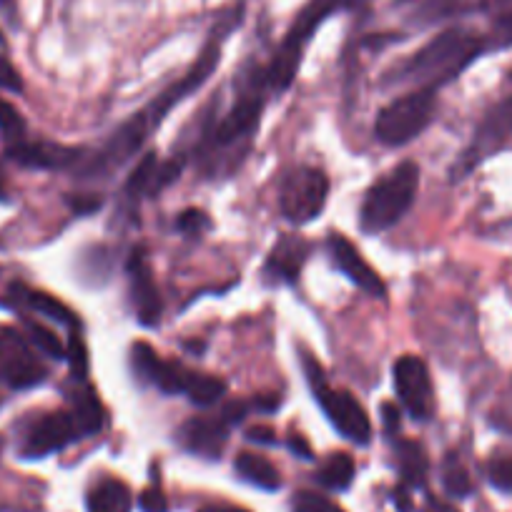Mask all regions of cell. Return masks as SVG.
Wrapping results in <instances>:
<instances>
[{"label": "cell", "instance_id": "obj_1", "mask_svg": "<svg viewBox=\"0 0 512 512\" xmlns=\"http://www.w3.org/2000/svg\"><path fill=\"white\" fill-rule=\"evenodd\" d=\"M219 61H221L219 43L216 41L206 43L201 56L196 58L194 66L189 68V73H186L179 83L166 88V91L161 93V96H156L149 106L141 108V111L134 113L128 121H123L121 126L113 131L111 139H108L96 154L88 156V159L83 161L81 179H106V176H111L113 171L121 169V166L126 164L131 156H136V151L146 144L151 131L161 126V121L169 116L171 108H174L176 103L184 101L186 96H191L194 91H199V88L209 81V76L216 71Z\"/></svg>", "mask_w": 512, "mask_h": 512}, {"label": "cell", "instance_id": "obj_2", "mask_svg": "<svg viewBox=\"0 0 512 512\" xmlns=\"http://www.w3.org/2000/svg\"><path fill=\"white\" fill-rule=\"evenodd\" d=\"M487 41L467 28H447L417 53H412L402 66L390 73L387 83H407L417 88H440L452 83L470 63L480 58Z\"/></svg>", "mask_w": 512, "mask_h": 512}, {"label": "cell", "instance_id": "obj_3", "mask_svg": "<svg viewBox=\"0 0 512 512\" xmlns=\"http://www.w3.org/2000/svg\"><path fill=\"white\" fill-rule=\"evenodd\" d=\"M131 367L139 374V379L154 384L164 395H186L199 407L216 405L226 395L224 379L194 372L181 362H169L146 342L131 347Z\"/></svg>", "mask_w": 512, "mask_h": 512}, {"label": "cell", "instance_id": "obj_4", "mask_svg": "<svg viewBox=\"0 0 512 512\" xmlns=\"http://www.w3.org/2000/svg\"><path fill=\"white\" fill-rule=\"evenodd\" d=\"M364 3L367 0H309L307 6L302 8V13L297 16V21L292 23L287 36H284L282 46L274 53L269 68H264V73H267V86L274 88L277 93L287 91L292 86L294 76H297L299 63H302V56L307 51L309 41H312L314 31L329 16H334V13L352 11V8L364 6Z\"/></svg>", "mask_w": 512, "mask_h": 512}, {"label": "cell", "instance_id": "obj_5", "mask_svg": "<svg viewBox=\"0 0 512 512\" xmlns=\"http://www.w3.org/2000/svg\"><path fill=\"white\" fill-rule=\"evenodd\" d=\"M420 189V169L412 161L395 166L364 194L359 206V226L364 234H382L392 229L412 209Z\"/></svg>", "mask_w": 512, "mask_h": 512}, {"label": "cell", "instance_id": "obj_6", "mask_svg": "<svg viewBox=\"0 0 512 512\" xmlns=\"http://www.w3.org/2000/svg\"><path fill=\"white\" fill-rule=\"evenodd\" d=\"M264 86H267V73L262 71L259 81L251 78L249 88L239 93L234 106L221 116V121L214 128L206 131L199 146V154L206 161H214L216 154L239 149L241 144L251 139L264 113Z\"/></svg>", "mask_w": 512, "mask_h": 512}, {"label": "cell", "instance_id": "obj_7", "mask_svg": "<svg viewBox=\"0 0 512 512\" xmlns=\"http://www.w3.org/2000/svg\"><path fill=\"white\" fill-rule=\"evenodd\" d=\"M302 364L304 374H307L309 390H312L314 400L319 402L324 415L329 417L334 430H337L344 440L354 442V445H367V442L372 440V422H369L364 407L359 405L347 390H334V387H329L322 364H319L312 354H304Z\"/></svg>", "mask_w": 512, "mask_h": 512}, {"label": "cell", "instance_id": "obj_8", "mask_svg": "<svg viewBox=\"0 0 512 512\" xmlns=\"http://www.w3.org/2000/svg\"><path fill=\"white\" fill-rule=\"evenodd\" d=\"M437 91L435 88H415L405 96L395 98L379 111L374 121V136L384 146H405L415 141L435 118Z\"/></svg>", "mask_w": 512, "mask_h": 512}, {"label": "cell", "instance_id": "obj_9", "mask_svg": "<svg viewBox=\"0 0 512 512\" xmlns=\"http://www.w3.org/2000/svg\"><path fill=\"white\" fill-rule=\"evenodd\" d=\"M329 179L322 169L314 166H299L284 176L279 186V209L284 219L302 226L317 219L327 206Z\"/></svg>", "mask_w": 512, "mask_h": 512}, {"label": "cell", "instance_id": "obj_10", "mask_svg": "<svg viewBox=\"0 0 512 512\" xmlns=\"http://www.w3.org/2000/svg\"><path fill=\"white\" fill-rule=\"evenodd\" d=\"M512 136V98H505L502 103H497L482 123L477 126L475 139L470 141L462 156L457 159L455 169H452V179H465L475 166H480L482 161L490 159L495 151H500L502 146L510 141Z\"/></svg>", "mask_w": 512, "mask_h": 512}, {"label": "cell", "instance_id": "obj_11", "mask_svg": "<svg viewBox=\"0 0 512 512\" xmlns=\"http://www.w3.org/2000/svg\"><path fill=\"white\" fill-rule=\"evenodd\" d=\"M46 379V367L38 362L31 344L13 329L0 332V382L11 390H31Z\"/></svg>", "mask_w": 512, "mask_h": 512}, {"label": "cell", "instance_id": "obj_12", "mask_svg": "<svg viewBox=\"0 0 512 512\" xmlns=\"http://www.w3.org/2000/svg\"><path fill=\"white\" fill-rule=\"evenodd\" d=\"M395 377V390L405 410L415 420H430L435 410V397H432V379L430 369L415 354H405L392 367Z\"/></svg>", "mask_w": 512, "mask_h": 512}, {"label": "cell", "instance_id": "obj_13", "mask_svg": "<svg viewBox=\"0 0 512 512\" xmlns=\"http://www.w3.org/2000/svg\"><path fill=\"white\" fill-rule=\"evenodd\" d=\"M81 437V427H78L73 412H51V415L33 422L31 430L26 432L21 455L26 457V460H41V457L53 455V452L63 450V447H68L71 442L81 440Z\"/></svg>", "mask_w": 512, "mask_h": 512}, {"label": "cell", "instance_id": "obj_14", "mask_svg": "<svg viewBox=\"0 0 512 512\" xmlns=\"http://www.w3.org/2000/svg\"><path fill=\"white\" fill-rule=\"evenodd\" d=\"M126 272L128 292H131L136 317H139V322L144 324V327H154V324H159L161 312H164V302H161L159 287H156L154 269H151L146 246H136V249L131 251Z\"/></svg>", "mask_w": 512, "mask_h": 512}, {"label": "cell", "instance_id": "obj_15", "mask_svg": "<svg viewBox=\"0 0 512 512\" xmlns=\"http://www.w3.org/2000/svg\"><path fill=\"white\" fill-rule=\"evenodd\" d=\"M327 249H329V256H332L334 267H337L339 272L354 284V287H359L364 294H369V297H377V299L387 297V287H384L382 277L369 267L367 259L359 254V249L347 239V236L329 234Z\"/></svg>", "mask_w": 512, "mask_h": 512}, {"label": "cell", "instance_id": "obj_16", "mask_svg": "<svg viewBox=\"0 0 512 512\" xmlns=\"http://www.w3.org/2000/svg\"><path fill=\"white\" fill-rule=\"evenodd\" d=\"M309 251H312V246L302 236L284 234L269 251L267 264H264V277L277 284L299 282V274L307 264Z\"/></svg>", "mask_w": 512, "mask_h": 512}, {"label": "cell", "instance_id": "obj_17", "mask_svg": "<svg viewBox=\"0 0 512 512\" xmlns=\"http://www.w3.org/2000/svg\"><path fill=\"white\" fill-rule=\"evenodd\" d=\"M6 156L16 161L23 169H68L76 161L83 159L81 149H68V146L46 144V141H18V144L8 146Z\"/></svg>", "mask_w": 512, "mask_h": 512}, {"label": "cell", "instance_id": "obj_18", "mask_svg": "<svg viewBox=\"0 0 512 512\" xmlns=\"http://www.w3.org/2000/svg\"><path fill=\"white\" fill-rule=\"evenodd\" d=\"M179 440L194 455L216 460L229 440V425L221 417H194L181 427Z\"/></svg>", "mask_w": 512, "mask_h": 512}, {"label": "cell", "instance_id": "obj_19", "mask_svg": "<svg viewBox=\"0 0 512 512\" xmlns=\"http://www.w3.org/2000/svg\"><path fill=\"white\" fill-rule=\"evenodd\" d=\"M88 512H131L134 495L121 480H103L88 492Z\"/></svg>", "mask_w": 512, "mask_h": 512}, {"label": "cell", "instance_id": "obj_20", "mask_svg": "<svg viewBox=\"0 0 512 512\" xmlns=\"http://www.w3.org/2000/svg\"><path fill=\"white\" fill-rule=\"evenodd\" d=\"M11 294H16L18 304H26L28 309H33V312L41 314V317L53 319V322L58 324H68V327H76V314H73L61 299L51 297V294L33 292V289H26L23 284H16V287L11 289Z\"/></svg>", "mask_w": 512, "mask_h": 512}, {"label": "cell", "instance_id": "obj_21", "mask_svg": "<svg viewBox=\"0 0 512 512\" xmlns=\"http://www.w3.org/2000/svg\"><path fill=\"white\" fill-rule=\"evenodd\" d=\"M236 472H239L241 480L262 487V490H279V485H282L279 470L262 455H251V452L239 455L236 457Z\"/></svg>", "mask_w": 512, "mask_h": 512}, {"label": "cell", "instance_id": "obj_22", "mask_svg": "<svg viewBox=\"0 0 512 512\" xmlns=\"http://www.w3.org/2000/svg\"><path fill=\"white\" fill-rule=\"evenodd\" d=\"M457 6L460 0H395L397 11L405 13L407 21L420 23V26L447 18L457 11Z\"/></svg>", "mask_w": 512, "mask_h": 512}, {"label": "cell", "instance_id": "obj_23", "mask_svg": "<svg viewBox=\"0 0 512 512\" xmlns=\"http://www.w3.org/2000/svg\"><path fill=\"white\" fill-rule=\"evenodd\" d=\"M397 460H400V472L405 477L407 485L412 487H420L425 485V477H427V452L420 442H412V440H402L397 445Z\"/></svg>", "mask_w": 512, "mask_h": 512}, {"label": "cell", "instance_id": "obj_24", "mask_svg": "<svg viewBox=\"0 0 512 512\" xmlns=\"http://www.w3.org/2000/svg\"><path fill=\"white\" fill-rule=\"evenodd\" d=\"M73 417H76L78 427H81V435H96L101 432L103 422H106V412H103L101 402L93 395V390H81L76 397H73Z\"/></svg>", "mask_w": 512, "mask_h": 512}, {"label": "cell", "instance_id": "obj_25", "mask_svg": "<svg viewBox=\"0 0 512 512\" xmlns=\"http://www.w3.org/2000/svg\"><path fill=\"white\" fill-rule=\"evenodd\" d=\"M161 161L156 154H146L134 169V174L126 181V196L128 199H146V196H156V171H159Z\"/></svg>", "mask_w": 512, "mask_h": 512}, {"label": "cell", "instance_id": "obj_26", "mask_svg": "<svg viewBox=\"0 0 512 512\" xmlns=\"http://www.w3.org/2000/svg\"><path fill=\"white\" fill-rule=\"evenodd\" d=\"M354 480V460L344 452H334L319 467V482L329 490H347Z\"/></svg>", "mask_w": 512, "mask_h": 512}, {"label": "cell", "instance_id": "obj_27", "mask_svg": "<svg viewBox=\"0 0 512 512\" xmlns=\"http://www.w3.org/2000/svg\"><path fill=\"white\" fill-rule=\"evenodd\" d=\"M442 485H445L447 495L452 497L472 495L470 472L465 470L457 455H447L445 462H442Z\"/></svg>", "mask_w": 512, "mask_h": 512}, {"label": "cell", "instance_id": "obj_28", "mask_svg": "<svg viewBox=\"0 0 512 512\" xmlns=\"http://www.w3.org/2000/svg\"><path fill=\"white\" fill-rule=\"evenodd\" d=\"M0 134L8 141V146L26 141V121H23L21 111L6 98H0Z\"/></svg>", "mask_w": 512, "mask_h": 512}, {"label": "cell", "instance_id": "obj_29", "mask_svg": "<svg viewBox=\"0 0 512 512\" xmlns=\"http://www.w3.org/2000/svg\"><path fill=\"white\" fill-rule=\"evenodd\" d=\"M26 329H28V337H31V342L36 344V347L41 349L46 357H53V359L66 357V347H63L61 339H58L51 329L43 327V324H38V322H31V319H26Z\"/></svg>", "mask_w": 512, "mask_h": 512}, {"label": "cell", "instance_id": "obj_30", "mask_svg": "<svg viewBox=\"0 0 512 512\" xmlns=\"http://www.w3.org/2000/svg\"><path fill=\"white\" fill-rule=\"evenodd\" d=\"M176 229L184 236H189V239H199V236H204L206 231L211 229V219L206 211L186 209L181 211L179 219H176Z\"/></svg>", "mask_w": 512, "mask_h": 512}, {"label": "cell", "instance_id": "obj_31", "mask_svg": "<svg viewBox=\"0 0 512 512\" xmlns=\"http://www.w3.org/2000/svg\"><path fill=\"white\" fill-rule=\"evenodd\" d=\"M487 480H490V485L497 487L500 492L512 495V455L495 457V460L487 465Z\"/></svg>", "mask_w": 512, "mask_h": 512}, {"label": "cell", "instance_id": "obj_32", "mask_svg": "<svg viewBox=\"0 0 512 512\" xmlns=\"http://www.w3.org/2000/svg\"><path fill=\"white\" fill-rule=\"evenodd\" d=\"M66 357L68 364H71V374L76 379H86L88 374V352H86V344H83L81 334H73L71 342H68L66 349Z\"/></svg>", "mask_w": 512, "mask_h": 512}, {"label": "cell", "instance_id": "obj_33", "mask_svg": "<svg viewBox=\"0 0 512 512\" xmlns=\"http://www.w3.org/2000/svg\"><path fill=\"white\" fill-rule=\"evenodd\" d=\"M294 512H339V507L317 492H299L294 500Z\"/></svg>", "mask_w": 512, "mask_h": 512}, {"label": "cell", "instance_id": "obj_34", "mask_svg": "<svg viewBox=\"0 0 512 512\" xmlns=\"http://www.w3.org/2000/svg\"><path fill=\"white\" fill-rule=\"evenodd\" d=\"M487 48H507L512 46V11L502 13L495 23H492V33L485 38Z\"/></svg>", "mask_w": 512, "mask_h": 512}, {"label": "cell", "instance_id": "obj_35", "mask_svg": "<svg viewBox=\"0 0 512 512\" xmlns=\"http://www.w3.org/2000/svg\"><path fill=\"white\" fill-rule=\"evenodd\" d=\"M0 91H11V93H21L23 91V81L21 73L11 66L8 58L0 56Z\"/></svg>", "mask_w": 512, "mask_h": 512}, {"label": "cell", "instance_id": "obj_36", "mask_svg": "<svg viewBox=\"0 0 512 512\" xmlns=\"http://www.w3.org/2000/svg\"><path fill=\"white\" fill-rule=\"evenodd\" d=\"M139 502L144 512H169V502H166V495L161 492V487H146L141 492Z\"/></svg>", "mask_w": 512, "mask_h": 512}, {"label": "cell", "instance_id": "obj_37", "mask_svg": "<svg viewBox=\"0 0 512 512\" xmlns=\"http://www.w3.org/2000/svg\"><path fill=\"white\" fill-rule=\"evenodd\" d=\"M382 422H384V430L390 432V435H397L402 425V412L397 410V405L392 402H384L382 405Z\"/></svg>", "mask_w": 512, "mask_h": 512}, {"label": "cell", "instance_id": "obj_38", "mask_svg": "<svg viewBox=\"0 0 512 512\" xmlns=\"http://www.w3.org/2000/svg\"><path fill=\"white\" fill-rule=\"evenodd\" d=\"M246 417V405L244 402H231V405H226L224 415H221V420L226 422V425H236V422H241Z\"/></svg>", "mask_w": 512, "mask_h": 512}, {"label": "cell", "instance_id": "obj_39", "mask_svg": "<svg viewBox=\"0 0 512 512\" xmlns=\"http://www.w3.org/2000/svg\"><path fill=\"white\" fill-rule=\"evenodd\" d=\"M246 437H249L251 442H264V445H272L274 442V430L272 427H251L249 432H246Z\"/></svg>", "mask_w": 512, "mask_h": 512}, {"label": "cell", "instance_id": "obj_40", "mask_svg": "<svg viewBox=\"0 0 512 512\" xmlns=\"http://www.w3.org/2000/svg\"><path fill=\"white\" fill-rule=\"evenodd\" d=\"M71 206L78 214H86V211L98 209V206H101V199H96V196H76V199H71Z\"/></svg>", "mask_w": 512, "mask_h": 512}, {"label": "cell", "instance_id": "obj_41", "mask_svg": "<svg viewBox=\"0 0 512 512\" xmlns=\"http://www.w3.org/2000/svg\"><path fill=\"white\" fill-rule=\"evenodd\" d=\"M289 450H292L294 455L302 457V460H312V450H309V445H307V440H304V437L294 435L292 440H289Z\"/></svg>", "mask_w": 512, "mask_h": 512}, {"label": "cell", "instance_id": "obj_42", "mask_svg": "<svg viewBox=\"0 0 512 512\" xmlns=\"http://www.w3.org/2000/svg\"><path fill=\"white\" fill-rule=\"evenodd\" d=\"M395 502H397V507H400V512H412V502H410V497H407L405 487H400V490L395 492Z\"/></svg>", "mask_w": 512, "mask_h": 512}, {"label": "cell", "instance_id": "obj_43", "mask_svg": "<svg viewBox=\"0 0 512 512\" xmlns=\"http://www.w3.org/2000/svg\"><path fill=\"white\" fill-rule=\"evenodd\" d=\"M425 512H460L457 507L447 505V502H440V500H430L427 502V510Z\"/></svg>", "mask_w": 512, "mask_h": 512}, {"label": "cell", "instance_id": "obj_44", "mask_svg": "<svg viewBox=\"0 0 512 512\" xmlns=\"http://www.w3.org/2000/svg\"><path fill=\"white\" fill-rule=\"evenodd\" d=\"M199 512H249L244 507H236V505H206L201 507Z\"/></svg>", "mask_w": 512, "mask_h": 512}, {"label": "cell", "instance_id": "obj_45", "mask_svg": "<svg viewBox=\"0 0 512 512\" xmlns=\"http://www.w3.org/2000/svg\"><path fill=\"white\" fill-rule=\"evenodd\" d=\"M0 201H8V179L3 166H0Z\"/></svg>", "mask_w": 512, "mask_h": 512}, {"label": "cell", "instance_id": "obj_46", "mask_svg": "<svg viewBox=\"0 0 512 512\" xmlns=\"http://www.w3.org/2000/svg\"><path fill=\"white\" fill-rule=\"evenodd\" d=\"M0 6H3V8H8V6H13V0H0Z\"/></svg>", "mask_w": 512, "mask_h": 512}]
</instances>
